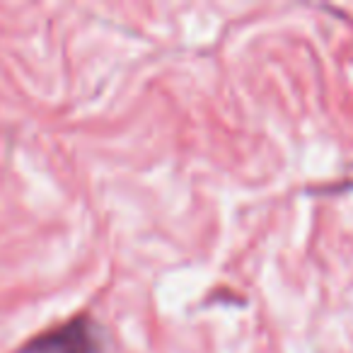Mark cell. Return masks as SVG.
Returning <instances> with one entry per match:
<instances>
[{
	"label": "cell",
	"instance_id": "obj_1",
	"mask_svg": "<svg viewBox=\"0 0 353 353\" xmlns=\"http://www.w3.org/2000/svg\"><path fill=\"white\" fill-rule=\"evenodd\" d=\"M104 329L90 312H80L32 336L20 353H104Z\"/></svg>",
	"mask_w": 353,
	"mask_h": 353
}]
</instances>
